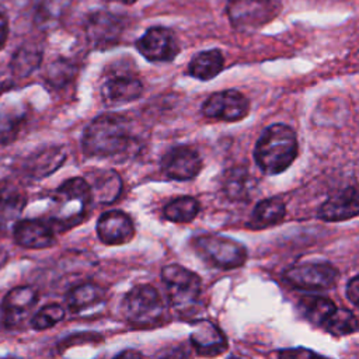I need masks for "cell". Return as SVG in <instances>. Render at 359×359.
<instances>
[{"label":"cell","instance_id":"74e56055","mask_svg":"<svg viewBox=\"0 0 359 359\" xmlns=\"http://www.w3.org/2000/svg\"><path fill=\"white\" fill-rule=\"evenodd\" d=\"M11 194H14V191L11 189L10 185H7L6 182H0V203L3 201H6Z\"/></svg>","mask_w":359,"mask_h":359},{"label":"cell","instance_id":"9c48e42d","mask_svg":"<svg viewBox=\"0 0 359 359\" xmlns=\"http://www.w3.org/2000/svg\"><path fill=\"white\" fill-rule=\"evenodd\" d=\"M250 112L248 98L237 90H223L213 93L202 105V114L206 118L224 122L244 119Z\"/></svg>","mask_w":359,"mask_h":359},{"label":"cell","instance_id":"603a6c76","mask_svg":"<svg viewBox=\"0 0 359 359\" xmlns=\"http://www.w3.org/2000/svg\"><path fill=\"white\" fill-rule=\"evenodd\" d=\"M224 67V57L219 49H208L196 53L188 65V74L208 81L216 77Z\"/></svg>","mask_w":359,"mask_h":359},{"label":"cell","instance_id":"5b68a950","mask_svg":"<svg viewBox=\"0 0 359 359\" xmlns=\"http://www.w3.org/2000/svg\"><path fill=\"white\" fill-rule=\"evenodd\" d=\"M191 244L202 259L224 271L243 266L248 257L244 244L220 234H199Z\"/></svg>","mask_w":359,"mask_h":359},{"label":"cell","instance_id":"e0dca14e","mask_svg":"<svg viewBox=\"0 0 359 359\" xmlns=\"http://www.w3.org/2000/svg\"><path fill=\"white\" fill-rule=\"evenodd\" d=\"M66 150L63 146L52 144L31 153L22 163V174L28 180H42L59 170L66 160Z\"/></svg>","mask_w":359,"mask_h":359},{"label":"cell","instance_id":"f1b7e54d","mask_svg":"<svg viewBox=\"0 0 359 359\" xmlns=\"http://www.w3.org/2000/svg\"><path fill=\"white\" fill-rule=\"evenodd\" d=\"M65 318V309L57 303H50L41 307L32 317H31V327L36 331H43L52 328L57 323Z\"/></svg>","mask_w":359,"mask_h":359},{"label":"cell","instance_id":"8992f818","mask_svg":"<svg viewBox=\"0 0 359 359\" xmlns=\"http://www.w3.org/2000/svg\"><path fill=\"white\" fill-rule=\"evenodd\" d=\"M282 10L280 0H227L226 14L234 29H259Z\"/></svg>","mask_w":359,"mask_h":359},{"label":"cell","instance_id":"d590c367","mask_svg":"<svg viewBox=\"0 0 359 359\" xmlns=\"http://www.w3.org/2000/svg\"><path fill=\"white\" fill-rule=\"evenodd\" d=\"M8 36V21L7 17L0 11V50L4 48Z\"/></svg>","mask_w":359,"mask_h":359},{"label":"cell","instance_id":"4dcf8cb0","mask_svg":"<svg viewBox=\"0 0 359 359\" xmlns=\"http://www.w3.org/2000/svg\"><path fill=\"white\" fill-rule=\"evenodd\" d=\"M24 116L18 114H0V146L13 143L22 126Z\"/></svg>","mask_w":359,"mask_h":359},{"label":"cell","instance_id":"d4e9b609","mask_svg":"<svg viewBox=\"0 0 359 359\" xmlns=\"http://www.w3.org/2000/svg\"><path fill=\"white\" fill-rule=\"evenodd\" d=\"M88 185L91 191V198L100 203L115 202L122 191L121 177L112 170L100 171L98 174H95L94 180L88 182Z\"/></svg>","mask_w":359,"mask_h":359},{"label":"cell","instance_id":"44dd1931","mask_svg":"<svg viewBox=\"0 0 359 359\" xmlns=\"http://www.w3.org/2000/svg\"><path fill=\"white\" fill-rule=\"evenodd\" d=\"M43 57V50L39 43L27 41L21 43L13 53L8 67L13 76L24 79L31 76L39 66Z\"/></svg>","mask_w":359,"mask_h":359},{"label":"cell","instance_id":"cb8c5ba5","mask_svg":"<svg viewBox=\"0 0 359 359\" xmlns=\"http://www.w3.org/2000/svg\"><path fill=\"white\" fill-rule=\"evenodd\" d=\"M337 306L328 297L318 294H306L299 299L297 310L313 325H321L335 311Z\"/></svg>","mask_w":359,"mask_h":359},{"label":"cell","instance_id":"6da1fadb","mask_svg":"<svg viewBox=\"0 0 359 359\" xmlns=\"http://www.w3.org/2000/svg\"><path fill=\"white\" fill-rule=\"evenodd\" d=\"M132 143L130 122L118 114L94 118L84 129L81 147L87 157L109 158L123 154Z\"/></svg>","mask_w":359,"mask_h":359},{"label":"cell","instance_id":"52a82bcc","mask_svg":"<svg viewBox=\"0 0 359 359\" xmlns=\"http://www.w3.org/2000/svg\"><path fill=\"white\" fill-rule=\"evenodd\" d=\"M161 279L167 290V297L177 310L189 309L199 300L202 280L194 271L180 264H170L163 268Z\"/></svg>","mask_w":359,"mask_h":359},{"label":"cell","instance_id":"4fadbf2b","mask_svg":"<svg viewBox=\"0 0 359 359\" xmlns=\"http://www.w3.org/2000/svg\"><path fill=\"white\" fill-rule=\"evenodd\" d=\"M143 86L137 77L128 72H112L101 84V98L108 107H118L137 100Z\"/></svg>","mask_w":359,"mask_h":359},{"label":"cell","instance_id":"83f0119b","mask_svg":"<svg viewBox=\"0 0 359 359\" xmlns=\"http://www.w3.org/2000/svg\"><path fill=\"white\" fill-rule=\"evenodd\" d=\"M323 327L332 337H345L358 331V318L351 310L337 307Z\"/></svg>","mask_w":359,"mask_h":359},{"label":"cell","instance_id":"ffe728a7","mask_svg":"<svg viewBox=\"0 0 359 359\" xmlns=\"http://www.w3.org/2000/svg\"><path fill=\"white\" fill-rule=\"evenodd\" d=\"M286 215L285 202L278 198H266L259 201L247 222V227L251 230H264L279 224Z\"/></svg>","mask_w":359,"mask_h":359},{"label":"cell","instance_id":"9a60e30c","mask_svg":"<svg viewBox=\"0 0 359 359\" xmlns=\"http://www.w3.org/2000/svg\"><path fill=\"white\" fill-rule=\"evenodd\" d=\"M56 231L48 220L43 219H21L13 227L14 241L29 250L49 248L56 243Z\"/></svg>","mask_w":359,"mask_h":359},{"label":"cell","instance_id":"4316f807","mask_svg":"<svg viewBox=\"0 0 359 359\" xmlns=\"http://www.w3.org/2000/svg\"><path fill=\"white\" fill-rule=\"evenodd\" d=\"M223 189L227 198L233 201L247 199L251 189V180L248 171L244 167H234L229 170L224 177Z\"/></svg>","mask_w":359,"mask_h":359},{"label":"cell","instance_id":"f35d334b","mask_svg":"<svg viewBox=\"0 0 359 359\" xmlns=\"http://www.w3.org/2000/svg\"><path fill=\"white\" fill-rule=\"evenodd\" d=\"M105 1H116V3H122V4L130 6V4H135L137 0H105Z\"/></svg>","mask_w":359,"mask_h":359},{"label":"cell","instance_id":"ac0fdd59","mask_svg":"<svg viewBox=\"0 0 359 359\" xmlns=\"http://www.w3.org/2000/svg\"><path fill=\"white\" fill-rule=\"evenodd\" d=\"M38 302V292L28 285L15 286L7 292L1 303L6 327H15L24 321Z\"/></svg>","mask_w":359,"mask_h":359},{"label":"cell","instance_id":"d6a6232c","mask_svg":"<svg viewBox=\"0 0 359 359\" xmlns=\"http://www.w3.org/2000/svg\"><path fill=\"white\" fill-rule=\"evenodd\" d=\"M278 359H331L304 346L286 348L278 352Z\"/></svg>","mask_w":359,"mask_h":359},{"label":"cell","instance_id":"1f68e13d","mask_svg":"<svg viewBox=\"0 0 359 359\" xmlns=\"http://www.w3.org/2000/svg\"><path fill=\"white\" fill-rule=\"evenodd\" d=\"M73 74H74V67L72 63H69L67 60H56L48 67L46 79L49 84L55 87H60V86H65L73 77Z\"/></svg>","mask_w":359,"mask_h":359},{"label":"cell","instance_id":"d6986e66","mask_svg":"<svg viewBox=\"0 0 359 359\" xmlns=\"http://www.w3.org/2000/svg\"><path fill=\"white\" fill-rule=\"evenodd\" d=\"M359 213V195L356 187H348L328 198L317 212L324 222H344Z\"/></svg>","mask_w":359,"mask_h":359},{"label":"cell","instance_id":"3957f363","mask_svg":"<svg viewBox=\"0 0 359 359\" xmlns=\"http://www.w3.org/2000/svg\"><path fill=\"white\" fill-rule=\"evenodd\" d=\"M57 209L53 216L48 219L55 231H66L80 224L93 201L90 185L86 178L73 177L63 181L52 196Z\"/></svg>","mask_w":359,"mask_h":359},{"label":"cell","instance_id":"484cf974","mask_svg":"<svg viewBox=\"0 0 359 359\" xmlns=\"http://www.w3.org/2000/svg\"><path fill=\"white\" fill-rule=\"evenodd\" d=\"M201 210L199 202L194 196H180L164 206V217L172 223H189Z\"/></svg>","mask_w":359,"mask_h":359},{"label":"cell","instance_id":"ab89813d","mask_svg":"<svg viewBox=\"0 0 359 359\" xmlns=\"http://www.w3.org/2000/svg\"><path fill=\"white\" fill-rule=\"evenodd\" d=\"M6 259H7V258H6V254H4L3 251H0V266L4 264Z\"/></svg>","mask_w":359,"mask_h":359},{"label":"cell","instance_id":"8d00e7d4","mask_svg":"<svg viewBox=\"0 0 359 359\" xmlns=\"http://www.w3.org/2000/svg\"><path fill=\"white\" fill-rule=\"evenodd\" d=\"M112 359H143V356H142V353L139 351L129 348V349H125V351L119 352Z\"/></svg>","mask_w":359,"mask_h":359},{"label":"cell","instance_id":"7402d4cb","mask_svg":"<svg viewBox=\"0 0 359 359\" xmlns=\"http://www.w3.org/2000/svg\"><path fill=\"white\" fill-rule=\"evenodd\" d=\"M104 297L105 290L98 283L86 282L72 287L67 292L66 304L72 313L80 314L100 306L104 302Z\"/></svg>","mask_w":359,"mask_h":359},{"label":"cell","instance_id":"f546056e","mask_svg":"<svg viewBox=\"0 0 359 359\" xmlns=\"http://www.w3.org/2000/svg\"><path fill=\"white\" fill-rule=\"evenodd\" d=\"M72 0H39L36 6V20L49 24L59 20L70 6Z\"/></svg>","mask_w":359,"mask_h":359},{"label":"cell","instance_id":"30bf717a","mask_svg":"<svg viewBox=\"0 0 359 359\" xmlns=\"http://www.w3.org/2000/svg\"><path fill=\"white\" fill-rule=\"evenodd\" d=\"M139 53L149 62H172L180 53V45L170 28L151 27L137 41Z\"/></svg>","mask_w":359,"mask_h":359},{"label":"cell","instance_id":"8fae6325","mask_svg":"<svg viewBox=\"0 0 359 359\" xmlns=\"http://www.w3.org/2000/svg\"><path fill=\"white\" fill-rule=\"evenodd\" d=\"M123 29V18L109 11L100 10L91 13L86 21V36L90 45L97 49H107L116 45Z\"/></svg>","mask_w":359,"mask_h":359},{"label":"cell","instance_id":"277c9868","mask_svg":"<svg viewBox=\"0 0 359 359\" xmlns=\"http://www.w3.org/2000/svg\"><path fill=\"white\" fill-rule=\"evenodd\" d=\"M122 314L125 320L137 328L161 325L167 320V304L158 290L147 283L133 286L122 299Z\"/></svg>","mask_w":359,"mask_h":359},{"label":"cell","instance_id":"2e32d148","mask_svg":"<svg viewBox=\"0 0 359 359\" xmlns=\"http://www.w3.org/2000/svg\"><path fill=\"white\" fill-rule=\"evenodd\" d=\"M97 236L107 245H122L135 237V224L122 210H108L97 220Z\"/></svg>","mask_w":359,"mask_h":359},{"label":"cell","instance_id":"60d3db41","mask_svg":"<svg viewBox=\"0 0 359 359\" xmlns=\"http://www.w3.org/2000/svg\"><path fill=\"white\" fill-rule=\"evenodd\" d=\"M229 359H240V358H237V356H230Z\"/></svg>","mask_w":359,"mask_h":359},{"label":"cell","instance_id":"5bb4252c","mask_svg":"<svg viewBox=\"0 0 359 359\" xmlns=\"http://www.w3.org/2000/svg\"><path fill=\"white\" fill-rule=\"evenodd\" d=\"M189 342L202 358L220 356L229 346L224 332L209 320H196L192 323Z\"/></svg>","mask_w":359,"mask_h":359},{"label":"cell","instance_id":"836d02e7","mask_svg":"<svg viewBox=\"0 0 359 359\" xmlns=\"http://www.w3.org/2000/svg\"><path fill=\"white\" fill-rule=\"evenodd\" d=\"M160 359H192V355L188 346L180 345L168 349L163 356H160Z\"/></svg>","mask_w":359,"mask_h":359},{"label":"cell","instance_id":"e575fe53","mask_svg":"<svg viewBox=\"0 0 359 359\" xmlns=\"http://www.w3.org/2000/svg\"><path fill=\"white\" fill-rule=\"evenodd\" d=\"M346 297L353 306L359 304V276L355 275L346 285Z\"/></svg>","mask_w":359,"mask_h":359},{"label":"cell","instance_id":"ba28073f","mask_svg":"<svg viewBox=\"0 0 359 359\" xmlns=\"http://www.w3.org/2000/svg\"><path fill=\"white\" fill-rule=\"evenodd\" d=\"M286 282L303 290H324L337 285L339 271L330 262H300L283 273Z\"/></svg>","mask_w":359,"mask_h":359},{"label":"cell","instance_id":"7a4b0ae2","mask_svg":"<svg viewBox=\"0 0 359 359\" xmlns=\"http://www.w3.org/2000/svg\"><path fill=\"white\" fill-rule=\"evenodd\" d=\"M299 151L296 132L285 123L268 126L254 147V158L262 172L276 175L286 171Z\"/></svg>","mask_w":359,"mask_h":359},{"label":"cell","instance_id":"7c38bea8","mask_svg":"<svg viewBox=\"0 0 359 359\" xmlns=\"http://www.w3.org/2000/svg\"><path fill=\"white\" fill-rule=\"evenodd\" d=\"M161 170L175 181H189L195 178L202 168V158L199 153L187 144L171 147L161 157Z\"/></svg>","mask_w":359,"mask_h":359}]
</instances>
